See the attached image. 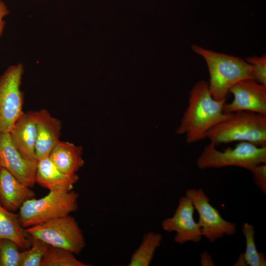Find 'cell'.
Listing matches in <instances>:
<instances>
[{"label": "cell", "instance_id": "cell-1", "mask_svg": "<svg viewBox=\"0 0 266 266\" xmlns=\"http://www.w3.org/2000/svg\"><path fill=\"white\" fill-rule=\"evenodd\" d=\"M226 100L214 99L210 93L207 82H197L190 92L188 106L176 133L185 135L188 143L205 138L211 129L231 116L232 113L223 111Z\"/></svg>", "mask_w": 266, "mask_h": 266}, {"label": "cell", "instance_id": "cell-2", "mask_svg": "<svg viewBox=\"0 0 266 266\" xmlns=\"http://www.w3.org/2000/svg\"><path fill=\"white\" fill-rule=\"evenodd\" d=\"M192 49L206 63L209 75V90L216 100L227 99L231 88L238 82L253 79L251 65L242 58L197 45H193Z\"/></svg>", "mask_w": 266, "mask_h": 266}, {"label": "cell", "instance_id": "cell-3", "mask_svg": "<svg viewBox=\"0 0 266 266\" xmlns=\"http://www.w3.org/2000/svg\"><path fill=\"white\" fill-rule=\"evenodd\" d=\"M206 138L216 146L234 141L266 146V115L250 111L232 113L211 129Z\"/></svg>", "mask_w": 266, "mask_h": 266}, {"label": "cell", "instance_id": "cell-4", "mask_svg": "<svg viewBox=\"0 0 266 266\" xmlns=\"http://www.w3.org/2000/svg\"><path fill=\"white\" fill-rule=\"evenodd\" d=\"M78 194L75 191H49L45 196L26 200L19 209V217L24 228L64 217L78 208Z\"/></svg>", "mask_w": 266, "mask_h": 266}, {"label": "cell", "instance_id": "cell-5", "mask_svg": "<svg viewBox=\"0 0 266 266\" xmlns=\"http://www.w3.org/2000/svg\"><path fill=\"white\" fill-rule=\"evenodd\" d=\"M210 142L198 156L199 168H219L237 166L251 170L255 166L266 163V146H256L247 142H239L234 147L223 151Z\"/></svg>", "mask_w": 266, "mask_h": 266}, {"label": "cell", "instance_id": "cell-6", "mask_svg": "<svg viewBox=\"0 0 266 266\" xmlns=\"http://www.w3.org/2000/svg\"><path fill=\"white\" fill-rule=\"evenodd\" d=\"M29 236L39 239L50 246L62 248L74 254L85 246L82 230L75 218L69 215L25 229Z\"/></svg>", "mask_w": 266, "mask_h": 266}, {"label": "cell", "instance_id": "cell-7", "mask_svg": "<svg viewBox=\"0 0 266 266\" xmlns=\"http://www.w3.org/2000/svg\"><path fill=\"white\" fill-rule=\"evenodd\" d=\"M24 72L22 64L9 66L0 76V133H9L24 112L20 90Z\"/></svg>", "mask_w": 266, "mask_h": 266}, {"label": "cell", "instance_id": "cell-8", "mask_svg": "<svg viewBox=\"0 0 266 266\" xmlns=\"http://www.w3.org/2000/svg\"><path fill=\"white\" fill-rule=\"evenodd\" d=\"M185 196L192 201L199 214L198 222L203 237L213 242L225 235H233L237 231L236 224L225 220L218 209L210 202V199L202 188L189 189Z\"/></svg>", "mask_w": 266, "mask_h": 266}, {"label": "cell", "instance_id": "cell-9", "mask_svg": "<svg viewBox=\"0 0 266 266\" xmlns=\"http://www.w3.org/2000/svg\"><path fill=\"white\" fill-rule=\"evenodd\" d=\"M195 208L187 196L182 197L174 214L162 222L165 231L175 232L174 241L183 244L187 242L198 243L202 236L200 228L194 219Z\"/></svg>", "mask_w": 266, "mask_h": 266}, {"label": "cell", "instance_id": "cell-10", "mask_svg": "<svg viewBox=\"0 0 266 266\" xmlns=\"http://www.w3.org/2000/svg\"><path fill=\"white\" fill-rule=\"evenodd\" d=\"M230 93L233 99L224 104L225 113L250 111L266 115V86L253 79H244L234 84Z\"/></svg>", "mask_w": 266, "mask_h": 266}, {"label": "cell", "instance_id": "cell-11", "mask_svg": "<svg viewBox=\"0 0 266 266\" xmlns=\"http://www.w3.org/2000/svg\"><path fill=\"white\" fill-rule=\"evenodd\" d=\"M37 163L21 155L9 133H0V167L7 169L21 182L31 188L35 183Z\"/></svg>", "mask_w": 266, "mask_h": 266}, {"label": "cell", "instance_id": "cell-12", "mask_svg": "<svg viewBox=\"0 0 266 266\" xmlns=\"http://www.w3.org/2000/svg\"><path fill=\"white\" fill-rule=\"evenodd\" d=\"M32 112L36 125L35 150L38 161L49 157L53 149L60 141L62 124L59 119L52 116L46 109Z\"/></svg>", "mask_w": 266, "mask_h": 266}, {"label": "cell", "instance_id": "cell-13", "mask_svg": "<svg viewBox=\"0 0 266 266\" xmlns=\"http://www.w3.org/2000/svg\"><path fill=\"white\" fill-rule=\"evenodd\" d=\"M19 152L25 158L37 162L35 155L36 125L32 111L23 112L9 132Z\"/></svg>", "mask_w": 266, "mask_h": 266}, {"label": "cell", "instance_id": "cell-14", "mask_svg": "<svg viewBox=\"0 0 266 266\" xmlns=\"http://www.w3.org/2000/svg\"><path fill=\"white\" fill-rule=\"evenodd\" d=\"M35 196L30 187L21 182L7 169L0 167V203L4 208L16 211L26 200Z\"/></svg>", "mask_w": 266, "mask_h": 266}, {"label": "cell", "instance_id": "cell-15", "mask_svg": "<svg viewBox=\"0 0 266 266\" xmlns=\"http://www.w3.org/2000/svg\"><path fill=\"white\" fill-rule=\"evenodd\" d=\"M78 180L76 174H68L60 171L49 157L37 161L35 183L49 191L69 192Z\"/></svg>", "mask_w": 266, "mask_h": 266}, {"label": "cell", "instance_id": "cell-16", "mask_svg": "<svg viewBox=\"0 0 266 266\" xmlns=\"http://www.w3.org/2000/svg\"><path fill=\"white\" fill-rule=\"evenodd\" d=\"M49 158L60 171L68 174L76 173L84 164L82 147L67 141L60 140Z\"/></svg>", "mask_w": 266, "mask_h": 266}, {"label": "cell", "instance_id": "cell-17", "mask_svg": "<svg viewBox=\"0 0 266 266\" xmlns=\"http://www.w3.org/2000/svg\"><path fill=\"white\" fill-rule=\"evenodd\" d=\"M0 239L10 240L25 249L31 246L29 235L22 226L19 215L7 210L0 203Z\"/></svg>", "mask_w": 266, "mask_h": 266}, {"label": "cell", "instance_id": "cell-18", "mask_svg": "<svg viewBox=\"0 0 266 266\" xmlns=\"http://www.w3.org/2000/svg\"><path fill=\"white\" fill-rule=\"evenodd\" d=\"M163 236L159 233L149 232L133 254L129 266H148L151 264L156 250L160 246Z\"/></svg>", "mask_w": 266, "mask_h": 266}, {"label": "cell", "instance_id": "cell-19", "mask_svg": "<svg viewBox=\"0 0 266 266\" xmlns=\"http://www.w3.org/2000/svg\"><path fill=\"white\" fill-rule=\"evenodd\" d=\"M242 232L246 243L245 251L242 255L246 266H266L265 255L259 252L256 247L254 226L248 223H245L242 227Z\"/></svg>", "mask_w": 266, "mask_h": 266}, {"label": "cell", "instance_id": "cell-20", "mask_svg": "<svg viewBox=\"0 0 266 266\" xmlns=\"http://www.w3.org/2000/svg\"><path fill=\"white\" fill-rule=\"evenodd\" d=\"M74 254L66 249L49 246L42 260L41 266H88L74 256Z\"/></svg>", "mask_w": 266, "mask_h": 266}, {"label": "cell", "instance_id": "cell-21", "mask_svg": "<svg viewBox=\"0 0 266 266\" xmlns=\"http://www.w3.org/2000/svg\"><path fill=\"white\" fill-rule=\"evenodd\" d=\"M30 248L21 252L19 266H41L46 250L49 246L43 241L29 236Z\"/></svg>", "mask_w": 266, "mask_h": 266}, {"label": "cell", "instance_id": "cell-22", "mask_svg": "<svg viewBox=\"0 0 266 266\" xmlns=\"http://www.w3.org/2000/svg\"><path fill=\"white\" fill-rule=\"evenodd\" d=\"M18 245L8 239H0V266H19L21 252Z\"/></svg>", "mask_w": 266, "mask_h": 266}, {"label": "cell", "instance_id": "cell-23", "mask_svg": "<svg viewBox=\"0 0 266 266\" xmlns=\"http://www.w3.org/2000/svg\"><path fill=\"white\" fill-rule=\"evenodd\" d=\"M246 61L251 66L253 80L266 86V55L248 57Z\"/></svg>", "mask_w": 266, "mask_h": 266}, {"label": "cell", "instance_id": "cell-24", "mask_svg": "<svg viewBox=\"0 0 266 266\" xmlns=\"http://www.w3.org/2000/svg\"><path fill=\"white\" fill-rule=\"evenodd\" d=\"M253 176L255 185L262 192L266 194V164L258 165L250 170Z\"/></svg>", "mask_w": 266, "mask_h": 266}, {"label": "cell", "instance_id": "cell-25", "mask_svg": "<svg viewBox=\"0 0 266 266\" xmlns=\"http://www.w3.org/2000/svg\"><path fill=\"white\" fill-rule=\"evenodd\" d=\"M9 13V11L7 6L4 2L0 0V37L2 35L5 25L4 18Z\"/></svg>", "mask_w": 266, "mask_h": 266}, {"label": "cell", "instance_id": "cell-26", "mask_svg": "<svg viewBox=\"0 0 266 266\" xmlns=\"http://www.w3.org/2000/svg\"><path fill=\"white\" fill-rule=\"evenodd\" d=\"M200 263L202 266H214L210 255L206 251L201 255Z\"/></svg>", "mask_w": 266, "mask_h": 266}, {"label": "cell", "instance_id": "cell-27", "mask_svg": "<svg viewBox=\"0 0 266 266\" xmlns=\"http://www.w3.org/2000/svg\"></svg>", "mask_w": 266, "mask_h": 266}]
</instances>
